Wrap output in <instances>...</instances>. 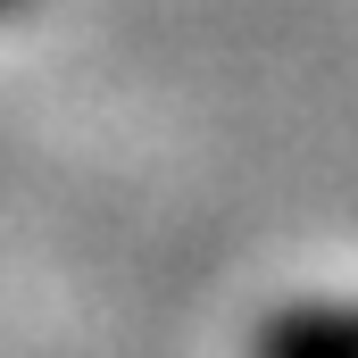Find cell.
Returning <instances> with one entry per match:
<instances>
[{
	"instance_id": "6da1fadb",
	"label": "cell",
	"mask_w": 358,
	"mask_h": 358,
	"mask_svg": "<svg viewBox=\"0 0 358 358\" xmlns=\"http://www.w3.org/2000/svg\"><path fill=\"white\" fill-rule=\"evenodd\" d=\"M250 358H358V300H300L267 317Z\"/></svg>"
},
{
	"instance_id": "7a4b0ae2",
	"label": "cell",
	"mask_w": 358,
	"mask_h": 358,
	"mask_svg": "<svg viewBox=\"0 0 358 358\" xmlns=\"http://www.w3.org/2000/svg\"><path fill=\"white\" fill-rule=\"evenodd\" d=\"M17 8H25V0H0V17H17Z\"/></svg>"
}]
</instances>
